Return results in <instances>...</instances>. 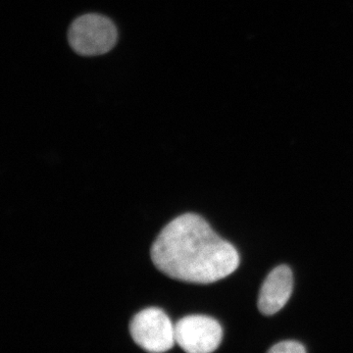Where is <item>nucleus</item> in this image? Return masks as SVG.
I'll return each instance as SVG.
<instances>
[{
	"mask_svg": "<svg viewBox=\"0 0 353 353\" xmlns=\"http://www.w3.org/2000/svg\"><path fill=\"white\" fill-rule=\"evenodd\" d=\"M150 255L165 275L192 284L217 282L240 265L236 248L194 213L179 216L165 226L153 243Z\"/></svg>",
	"mask_w": 353,
	"mask_h": 353,
	"instance_id": "obj_1",
	"label": "nucleus"
},
{
	"mask_svg": "<svg viewBox=\"0 0 353 353\" xmlns=\"http://www.w3.org/2000/svg\"><path fill=\"white\" fill-rule=\"evenodd\" d=\"M117 37V29L112 21L99 14H87L77 18L68 32L70 46L83 57L108 52L115 46Z\"/></svg>",
	"mask_w": 353,
	"mask_h": 353,
	"instance_id": "obj_2",
	"label": "nucleus"
},
{
	"mask_svg": "<svg viewBox=\"0 0 353 353\" xmlns=\"http://www.w3.org/2000/svg\"><path fill=\"white\" fill-rule=\"evenodd\" d=\"M132 340L150 352H165L173 347L175 326L161 309L146 308L132 318L130 324Z\"/></svg>",
	"mask_w": 353,
	"mask_h": 353,
	"instance_id": "obj_3",
	"label": "nucleus"
},
{
	"mask_svg": "<svg viewBox=\"0 0 353 353\" xmlns=\"http://www.w3.org/2000/svg\"><path fill=\"white\" fill-rule=\"evenodd\" d=\"M222 338L219 322L208 316H185L175 325L176 343L187 352H214L219 347Z\"/></svg>",
	"mask_w": 353,
	"mask_h": 353,
	"instance_id": "obj_4",
	"label": "nucleus"
},
{
	"mask_svg": "<svg viewBox=\"0 0 353 353\" xmlns=\"http://www.w3.org/2000/svg\"><path fill=\"white\" fill-rule=\"evenodd\" d=\"M294 289L292 272L287 265L276 267L265 279L259 299L262 314L270 316L279 312L290 299Z\"/></svg>",
	"mask_w": 353,
	"mask_h": 353,
	"instance_id": "obj_5",
	"label": "nucleus"
},
{
	"mask_svg": "<svg viewBox=\"0 0 353 353\" xmlns=\"http://www.w3.org/2000/svg\"><path fill=\"white\" fill-rule=\"evenodd\" d=\"M271 353H304L306 348L299 341H285L273 345L269 350Z\"/></svg>",
	"mask_w": 353,
	"mask_h": 353,
	"instance_id": "obj_6",
	"label": "nucleus"
}]
</instances>
